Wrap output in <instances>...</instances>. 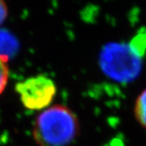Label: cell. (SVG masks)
<instances>
[{"label": "cell", "instance_id": "cell-1", "mask_svg": "<svg viewBox=\"0 0 146 146\" xmlns=\"http://www.w3.org/2000/svg\"><path fill=\"white\" fill-rule=\"evenodd\" d=\"M79 131L76 114L65 106L56 105L44 110L36 117L33 135L39 146H68Z\"/></svg>", "mask_w": 146, "mask_h": 146}, {"label": "cell", "instance_id": "cell-2", "mask_svg": "<svg viewBox=\"0 0 146 146\" xmlns=\"http://www.w3.org/2000/svg\"><path fill=\"white\" fill-rule=\"evenodd\" d=\"M145 38L143 35L136 37L129 44L111 43L100 54L101 69L110 78L120 82L133 80L140 74L142 58L146 46H141Z\"/></svg>", "mask_w": 146, "mask_h": 146}, {"label": "cell", "instance_id": "cell-3", "mask_svg": "<svg viewBox=\"0 0 146 146\" xmlns=\"http://www.w3.org/2000/svg\"><path fill=\"white\" fill-rule=\"evenodd\" d=\"M16 91L21 103L28 110H46L56 94V85L45 75H37L16 84Z\"/></svg>", "mask_w": 146, "mask_h": 146}, {"label": "cell", "instance_id": "cell-4", "mask_svg": "<svg viewBox=\"0 0 146 146\" xmlns=\"http://www.w3.org/2000/svg\"><path fill=\"white\" fill-rule=\"evenodd\" d=\"M18 42L8 31L0 30V58L7 61L17 50Z\"/></svg>", "mask_w": 146, "mask_h": 146}, {"label": "cell", "instance_id": "cell-5", "mask_svg": "<svg viewBox=\"0 0 146 146\" xmlns=\"http://www.w3.org/2000/svg\"><path fill=\"white\" fill-rule=\"evenodd\" d=\"M134 115L138 123L146 129V89L136 98L134 105Z\"/></svg>", "mask_w": 146, "mask_h": 146}, {"label": "cell", "instance_id": "cell-6", "mask_svg": "<svg viewBox=\"0 0 146 146\" xmlns=\"http://www.w3.org/2000/svg\"><path fill=\"white\" fill-rule=\"evenodd\" d=\"M9 69L7 65V61L0 58V95L5 90L8 82Z\"/></svg>", "mask_w": 146, "mask_h": 146}, {"label": "cell", "instance_id": "cell-7", "mask_svg": "<svg viewBox=\"0 0 146 146\" xmlns=\"http://www.w3.org/2000/svg\"><path fill=\"white\" fill-rule=\"evenodd\" d=\"M8 15V8L4 0H0V25L6 21Z\"/></svg>", "mask_w": 146, "mask_h": 146}]
</instances>
